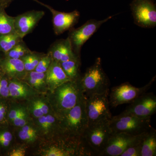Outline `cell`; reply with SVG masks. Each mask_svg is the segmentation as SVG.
Returning <instances> with one entry per match:
<instances>
[{"label":"cell","mask_w":156,"mask_h":156,"mask_svg":"<svg viewBox=\"0 0 156 156\" xmlns=\"http://www.w3.org/2000/svg\"><path fill=\"white\" fill-rule=\"evenodd\" d=\"M80 79L62 84L51 92L50 105L57 117L76 105L84 96Z\"/></svg>","instance_id":"1"},{"label":"cell","mask_w":156,"mask_h":156,"mask_svg":"<svg viewBox=\"0 0 156 156\" xmlns=\"http://www.w3.org/2000/svg\"><path fill=\"white\" fill-rule=\"evenodd\" d=\"M57 117L62 133L70 136H83L89 126L85 95L73 108Z\"/></svg>","instance_id":"2"},{"label":"cell","mask_w":156,"mask_h":156,"mask_svg":"<svg viewBox=\"0 0 156 156\" xmlns=\"http://www.w3.org/2000/svg\"><path fill=\"white\" fill-rule=\"evenodd\" d=\"M80 82L86 97L109 92L110 83L102 67L100 57L87 68L84 75L80 78Z\"/></svg>","instance_id":"3"},{"label":"cell","mask_w":156,"mask_h":156,"mask_svg":"<svg viewBox=\"0 0 156 156\" xmlns=\"http://www.w3.org/2000/svg\"><path fill=\"white\" fill-rule=\"evenodd\" d=\"M109 125L112 134L125 133L138 135L152 128L151 118H139L124 112L112 117Z\"/></svg>","instance_id":"4"},{"label":"cell","mask_w":156,"mask_h":156,"mask_svg":"<svg viewBox=\"0 0 156 156\" xmlns=\"http://www.w3.org/2000/svg\"><path fill=\"white\" fill-rule=\"evenodd\" d=\"M95 94L86 97V109L89 126L98 123L109 122L112 119L110 110L108 95Z\"/></svg>","instance_id":"5"},{"label":"cell","mask_w":156,"mask_h":156,"mask_svg":"<svg viewBox=\"0 0 156 156\" xmlns=\"http://www.w3.org/2000/svg\"><path fill=\"white\" fill-rule=\"evenodd\" d=\"M155 78L156 76L154 77L148 83L141 88L134 87L128 82L113 87L108 95L110 106L116 107L121 105L131 103L150 89Z\"/></svg>","instance_id":"6"},{"label":"cell","mask_w":156,"mask_h":156,"mask_svg":"<svg viewBox=\"0 0 156 156\" xmlns=\"http://www.w3.org/2000/svg\"><path fill=\"white\" fill-rule=\"evenodd\" d=\"M113 16L114 15L108 16L105 19L100 20H89L80 27L70 30L68 38L76 55L80 56L81 49L84 44L103 23L111 19Z\"/></svg>","instance_id":"7"},{"label":"cell","mask_w":156,"mask_h":156,"mask_svg":"<svg viewBox=\"0 0 156 156\" xmlns=\"http://www.w3.org/2000/svg\"><path fill=\"white\" fill-rule=\"evenodd\" d=\"M112 134L107 122L88 126L83 136L95 155L98 156Z\"/></svg>","instance_id":"8"},{"label":"cell","mask_w":156,"mask_h":156,"mask_svg":"<svg viewBox=\"0 0 156 156\" xmlns=\"http://www.w3.org/2000/svg\"><path fill=\"white\" fill-rule=\"evenodd\" d=\"M130 9L134 23L143 28L156 26V6L152 0H132Z\"/></svg>","instance_id":"9"},{"label":"cell","mask_w":156,"mask_h":156,"mask_svg":"<svg viewBox=\"0 0 156 156\" xmlns=\"http://www.w3.org/2000/svg\"><path fill=\"white\" fill-rule=\"evenodd\" d=\"M38 4L44 6L51 12L52 14L53 30L57 35L69 30L78 23L80 17L77 10L70 12H63L56 11L51 6L42 3L39 0H33Z\"/></svg>","instance_id":"10"},{"label":"cell","mask_w":156,"mask_h":156,"mask_svg":"<svg viewBox=\"0 0 156 156\" xmlns=\"http://www.w3.org/2000/svg\"><path fill=\"white\" fill-rule=\"evenodd\" d=\"M143 134V133L138 135H132L125 133L113 134L109 139L106 147L98 156H120L127 148L140 141Z\"/></svg>","instance_id":"11"},{"label":"cell","mask_w":156,"mask_h":156,"mask_svg":"<svg viewBox=\"0 0 156 156\" xmlns=\"http://www.w3.org/2000/svg\"><path fill=\"white\" fill-rule=\"evenodd\" d=\"M123 112L139 118H151L156 112V96L153 93H144L130 103Z\"/></svg>","instance_id":"12"},{"label":"cell","mask_w":156,"mask_h":156,"mask_svg":"<svg viewBox=\"0 0 156 156\" xmlns=\"http://www.w3.org/2000/svg\"><path fill=\"white\" fill-rule=\"evenodd\" d=\"M43 11L32 10L14 17L15 32L22 38L31 33L44 16Z\"/></svg>","instance_id":"13"},{"label":"cell","mask_w":156,"mask_h":156,"mask_svg":"<svg viewBox=\"0 0 156 156\" xmlns=\"http://www.w3.org/2000/svg\"><path fill=\"white\" fill-rule=\"evenodd\" d=\"M53 60L59 62L69 60L77 57L68 38L57 40L54 42L48 50Z\"/></svg>","instance_id":"14"},{"label":"cell","mask_w":156,"mask_h":156,"mask_svg":"<svg viewBox=\"0 0 156 156\" xmlns=\"http://www.w3.org/2000/svg\"><path fill=\"white\" fill-rule=\"evenodd\" d=\"M0 69L9 79L22 80L27 72L21 59L4 57L0 60Z\"/></svg>","instance_id":"15"},{"label":"cell","mask_w":156,"mask_h":156,"mask_svg":"<svg viewBox=\"0 0 156 156\" xmlns=\"http://www.w3.org/2000/svg\"><path fill=\"white\" fill-rule=\"evenodd\" d=\"M46 82L51 92L62 84L71 80L66 74L60 63L53 60L46 73Z\"/></svg>","instance_id":"16"},{"label":"cell","mask_w":156,"mask_h":156,"mask_svg":"<svg viewBox=\"0 0 156 156\" xmlns=\"http://www.w3.org/2000/svg\"><path fill=\"white\" fill-rule=\"evenodd\" d=\"M9 97L18 99H26L34 97L35 90L22 80L9 79Z\"/></svg>","instance_id":"17"},{"label":"cell","mask_w":156,"mask_h":156,"mask_svg":"<svg viewBox=\"0 0 156 156\" xmlns=\"http://www.w3.org/2000/svg\"><path fill=\"white\" fill-rule=\"evenodd\" d=\"M30 99L27 103V109L28 112L35 118L37 119L42 116L49 114L50 112L53 111L50 101L46 98L34 96Z\"/></svg>","instance_id":"18"},{"label":"cell","mask_w":156,"mask_h":156,"mask_svg":"<svg viewBox=\"0 0 156 156\" xmlns=\"http://www.w3.org/2000/svg\"><path fill=\"white\" fill-rule=\"evenodd\" d=\"M37 119V123L39 129L44 132L45 134L50 131L57 136L62 133L59 126L58 118L55 114L45 115Z\"/></svg>","instance_id":"19"},{"label":"cell","mask_w":156,"mask_h":156,"mask_svg":"<svg viewBox=\"0 0 156 156\" xmlns=\"http://www.w3.org/2000/svg\"><path fill=\"white\" fill-rule=\"evenodd\" d=\"M156 156V131L152 127L143 134L140 156Z\"/></svg>","instance_id":"20"},{"label":"cell","mask_w":156,"mask_h":156,"mask_svg":"<svg viewBox=\"0 0 156 156\" xmlns=\"http://www.w3.org/2000/svg\"><path fill=\"white\" fill-rule=\"evenodd\" d=\"M22 80L39 92H44L48 88L46 73H39L35 70L28 72Z\"/></svg>","instance_id":"21"},{"label":"cell","mask_w":156,"mask_h":156,"mask_svg":"<svg viewBox=\"0 0 156 156\" xmlns=\"http://www.w3.org/2000/svg\"><path fill=\"white\" fill-rule=\"evenodd\" d=\"M59 63L66 74L71 80H76L80 78V57L77 56L68 61Z\"/></svg>","instance_id":"22"},{"label":"cell","mask_w":156,"mask_h":156,"mask_svg":"<svg viewBox=\"0 0 156 156\" xmlns=\"http://www.w3.org/2000/svg\"><path fill=\"white\" fill-rule=\"evenodd\" d=\"M5 9L0 6V35L16 33L14 28V17L8 15Z\"/></svg>","instance_id":"23"},{"label":"cell","mask_w":156,"mask_h":156,"mask_svg":"<svg viewBox=\"0 0 156 156\" xmlns=\"http://www.w3.org/2000/svg\"><path fill=\"white\" fill-rule=\"evenodd\" d=\"M22 40L23 38L16 33L0 35V52L4 55Z\"/></svg>","instance_id":"24"},{"label":"cell","mask_w":156,"mask_h":156,"mask_svg":"<svg viewBox=\"0 0 156 156\" xmlns=\"http://www.w3.org/2000/svg\"><path fill=\"white\" fill-rule=\"evenodd\" d=\"M45 53L32 51L21 58L27 72L34 70Z\"/></svg>","instance_id":"25"},{"label":"cell","mask_w":156,"mask_h":156,"mask_svg":"<svg viewBox=\"0 0 156 156\" xmlns=\"http://www.w3.org/2000/svg\"><path fill=\"white\" fill-rule=\"evenodd\" d=\"M31 52V50L28 48L23 40L15 45L8 53L3 55V56L8 58L21 59L23 56Z\"/></svg>","instance_id":"26"},{"label":"cell","mask_w":156,"mask_h":156,"mask_svg":"<svg viewBox=\"0 0 156 156\" xmlns=\"http://www.w3.org/2000/svg\"><path fill=\"white\" fill-rule=\"evenodd\" d=\"M37 130L32 126L26 124L20 127L18 136L21 140L27 143L35 141L37 136Z\"/></svg>","instance_id":"27"},{"label":"cell","mask_w":156,"mask_h":156,"mask_svg":"<svg viewBox=\"0 0 156 156\" xmlns=\"http://www.w3.org/2000/svg\"><path fill=\"white\" fill-rule=\"evenodd\" d=\"M58 145L50 147L44 152L43 156H70L71 154L66 150L59 144Z\"/></svg>","instance_id":"28"},{"label":"cell","mask_w":156,"mask_h":156,"mask_svg":"<svg viewBox=\"0 0 156 156\" xmlns=\"http://www.w3.org/2000/svg\"><path fill=\"white\" fill-rule=\"evenodd\" d=\"M53 60V58L50 53H48L44 54L39 61L34 70L39 73H46Z\"/></svg>","instance_id":"29"},{"label":"cell","mask_w":156,"mask_h":156,"mask_svg":"<svg viewBox=\"0 0 156 156\" xmlns=\"http://www.w3.org/2000/svg\"><path fill=\"white\" fill-rule=\"evenodd\" d=\"M12 140L13 135L11 132L4 128H0V148H7Z\"/></svg>","instance_id":"30"},{"label":"cell","mask_w":156,"mask_h":156,"mask_svg":"<svg viewBox=\"0 0 156 156\" xmlns=\"http://www.w3.org/2000/svg\"><path fill=\"white\" fill-rule=\"evenodd\" d=\"M9 79L3 73L0 75V98H5L9 97Z\"/></svg>","instance_id":"31"},{"label":"cell","mask_w":156,"mask_h":156,"mask_svg":"<svg viewBox=\"0 0 156 156\" xmlns=\"http://www.w3.org/2000/svg\"><path fill=\"white\" fill-rule=\"evenodd\" d=\"M141 138L138 142L127 148L120 156H140Z\"/></svg>","instance_id":"32"},{"label":"cell","mask_w":156,"mask_h":156,"mask_svg":"<svg viewBox=\"0 0 156 156\" xmlns=\"http://www.w3.org/2000/svg\"><path fill=\"white\" fill-rule=\"evenodd\" d=\"M28 120L29 112L26 108L11 123L16 127L20 128L28 124Z\"/></svg>","instance_id":"33"},{"label":"cell","mask_w":156,"mask_h":156,"mask_svg":"<svg viewBox=\"0 0 156 156\" xmlns=\"http://www.w3.org/2000/svg\"><path fill=\"white\" fill-rule=\"evenodd\" d=\"M9 106L5 100L0 98V125L8 122V114Z\"/></svg>","instance_id":"34"},{"label":"cell","mask_w":156,"mask_h":156,"mask_svg":"<svg viewBox=\"0 0 156 156\" xmlns=\"http://www.w3.org/2000/svg\"><path fill=\"white\" fill-rule=\"evenodd\" d=\"M26 108L22 106H13L9 109L8 114V122H12L24 109Z\"/></svg>","instance_id":"35"},{"label":"cell","mask_w":156,"mask_h":156,"mask_svg":"<svg viewBox=\"0 0 156 156\" xmlns=\"http://www.w3.org/2000/svg\"><path fill=\"white\" fill-rule=\"evenodd\" d=\"M26 151L22 148L15 149L10 152L9 156H24L25 155Z\"/></svg>","instance_id":"36"},{"label":"cell","mask_w":156,"mask_h":156,"mask_svg":"<svg viewBox=\"0 0 156 156\" xmlns=\"http://www.w3.org/2000/svg\"><path fill=\"white\" fill-rule=\"evenodd\" d=\"M14 0H0V6L6 9Z\"/></svg>","instance_id":"37"},{"label":"cell","mask_w":156,"mask_h":156,"mask_svg":"<svg viewBox=\"0 0 156 156\" xmlns=\"http://www.w3.org/2000/svg\"><path fill=\"white\" fill-rule=\"evenodd\" d=\"M3 57V54L2 53H1V52H0V60H1V59H2V57Z\"/></svg>","instance_id":"38"},{"label":"cell","mask_w":156,"mask_h":156,"mask_svg":"<svg viewBox=\"0 0 156 156\" xmlns=\"http://www.w3.org/2000/svg\"><path fill=\"white\" fill-rule=\"evenodd\" d=\"M2 70H1V69H0V75L2 73Z\"/></svg>","instance_id":"39"}]
</instances>
